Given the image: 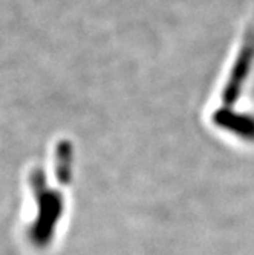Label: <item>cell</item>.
Wrapping results in <instances>:
<instances>
[{"label":"cell","instance_id":"1","mask_svg":"<svg viewBox=\"0 0 254 255\" xmlns=\"http://www.w3.org/2000/svg\"><path fill=\"white\" fill-rule=\"evenodd\" d=\"M34 197L37 200V219L29 228L31 243L37 248H44L51 243L55 226L63 214V197L58 191L46 187L43 173L35 171L31 177Z\"/></svg>","mask_w":254,"mask_h":255}]
</instances>
